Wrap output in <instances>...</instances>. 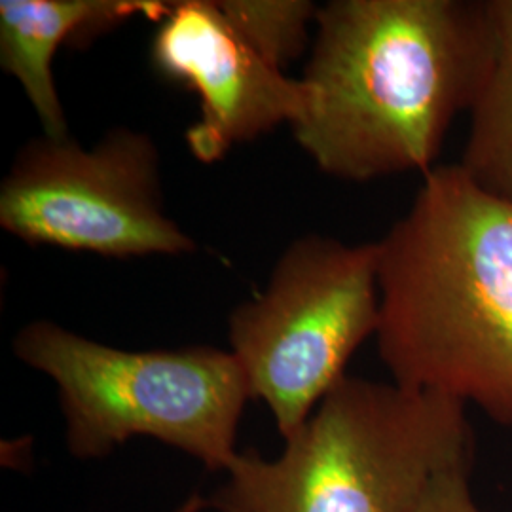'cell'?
<instances>
[{
	"label": "cell",
	"instance_id": "cell-1",
	"mask_svg": "<svg viewBox=\"0 0 512 512\" xmlns=\"http://www.w3.org/2000/svg\"><path fill=\"white\" fill-rule=\"evenodd\" d=\"M315 25L298 147L349 183L437 167L490 63V0H330Z\"/></svg>",
	"mask_w": 512,
	"mask_h": 512
},
{
	"label": "cell",
	"instance_id": "cell-2",
	"mask_svg": "<svg viewBox=\"0 0 512 512\" xmlns=\"http://www.w3.org/2000/svg\"><path fill=\"white\" fill-rule=\"evenodd\" d=\"M376 243L378 353L391 382L512 429V202L461 165L423 175Z\"/></svg>",
	"mask_w": 512,
	"mask_h": 512
},
{
	"label": "cell",
	"instance_id": "cell-3",
	"mask_svg": "<svg viewBox=\"0 0 512 512\" xmlns=\"http://www.w3.org/2000/svg\"><path fill=\"white\" fill-rule=\"evenodd\" d=\"M274 459L239 454L205 497L215 512H418L440 476L473 469L469 408L344 376Z\"/></svg>",
	"mask_w": 512,
	"mask_h": 512
},
{
	"label": "cell",
	"instance_id": "cell-4",
	"mask_svg": "<svg viewBox=\"0 0 512 512\" xmlns=\"http://www.w3.org/2000/svg\"><path fill=\"white\" fill-rule=\"evenodd\" d=\"M12 349L23 365L57 385L65 446L73 458H107L139 437L220 473L241 454L239 421L253 391L232 351H129L44 319L21 327Z\"/></svg>",
	"mask_w": 512,
	"mask_h": 512
},
{
	"label": "cell",
	"instance_id": "cell-5",
	"mask_svg": "<svg viewBox=\"0 0 512 512\" xmlns=\"http://www.w3.org/2000/svg\"><path fill=\"white\" fill-rule=\"evenodd\" d=\"M378 325L376 243L308 234L279 256L266 289L232 311L228 340L285 440L348 376L349 359Z\"/></svg>",
	"mask_w": 512,
	"mask_h": 512
},
{
	"label": "cell",
	"instance_id": "cell-6",
	"mask_svg": "<svg viewBox=\"0 0 512 512\" xmlns=\"http://www.w3.org/2000/svg\"><path fill=\"white\" fill-rule=\"evenodd\" d=\"M160 165L145 131L112 128L90 148L42 135L19 148L0 184V226L71 253H194L196 241L165 213Z\"/></svg>",
	"mask_w": 512,
	"mask_h": 512
},
{
	"label": "cell",
	"instance_id": "cell-7",
	"mask_svg": "<svg viewBox=\"0 0 512 512\" xmlns=\"http://www.w3.org/2000/svg\"><path fill=\"white\" fill-rule=\"evenodd\" d=\"M150 59L167 80L200 97L186 145L202 164L304 116L306 82L272 67L226 19L217 0H175L152 38Z\"/></svg>",
	"mask_w": 512,
	"mask_h": 512
},
{
	"label": "cell",
	"instance_id": "cell-8",
	"mask_svg": "<svg viewBox=\"0 0 512 512\" xmlns=\"http://www.w3.org/2000/svg\"><path fill=\"white\" fill-rule=\"evenodd\" d=\"M171 4L164 0H0V67L18 80L46 137H71L55 86L57 50L61 46L84 50L129 19L160 23Z\"/></svg>",
	"mask_w": 512,
	"mask_h": 512
},
{
	"label": "cell",
	"instance_id": "cell-9",
	"mask_svg": "<svg viewBox=\"0 0 512 512\" xmlns=\"http://www.w3.org/2000/svg\"><path fill=\"white\" fill-rule=\"evenodd\" d=\"M492 54L469 114L461 169L512 202V0H490Z\"/></svg>",
	"mask_w": 512,
	"mask_h": 512
},
{
	"label": "cell",
	"instance_id": "cell-10",
	"mask_svg": "<svg viewBox=\"0 0 512 512\" xmlns=\"http://www.w3.org/2000/svg\"><path fill=\"white\" fill-rule=\"evenodd\" d=\"M222 14L256 54L283 71L306 52L319 6L310 0H217Z\"/></svg>",
	"mask_w": 512,
	"mask_h": 512
},
{
	"label": "cell",
	"instance_id": "cell-11",
	"mask_svg": "<svg viewBox=\"0 0 512 512\" xmlns=\"http://www.w3.org/2000/svg\"><path fill=\"white\" fill-rule=\"evenodd\" d=\"M471 471L458 469L440 476L425 495L418 512H486L476 503Z\"/></svg>",
	"mask_w": 512,
	"mask_h": 512
},
{
	"label": "cell",
	"instance_id": "cell-12",
	"mask_svg": "<svg viewBox=\"0 0 512 512\" xmlns=\"http://www.w3.org/2000/svg\"><path fill=\"white\" fill-rule=\"evenodd\" d=\"M207 509V499L202 494L194 492V494L186 495L181 505H177V509L173 512H203Z\"/></svg>",
	"mask_w": 512,
	"mask_h": 512
}]
</instances>
